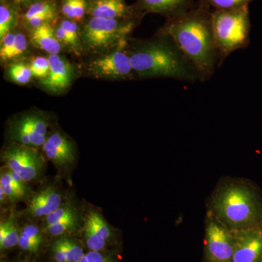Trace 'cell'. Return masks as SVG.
Wrapping results in <instances>:
<instances>
[{"instance_id":"6da1fadb","label":"cell","mask_w":262,"mask_h":262,"mask_svg":"<svg viewBox=\"0 0 262 262\" xmlns=\"http://www.w3.org/2000/svg\"><path fill=\"white\" fill-rule=\"evenodd\" d=\"M211 8L203 1L182 14L167 19L159 34L170 37L195 68L201 81L209 80L220 63L211 25Z\"/></svg>"},{"instance_id":"7a4b0ae2","label":"cell","mask_w":262,"mask_h":262,"mask_svg":"<svg viewBox=\"0 0 262 262\" xmlns=\"http://www.w3.org/2000/svg\"><path fill=\"white\" fill-rule=\"evenodd\" d=\"M134 73L141 78L165 77L179 81H201L192 63L168 36L159 34L151 40L136 42L127 51Z\"/></svg>"},{"instance_id":"3957f363","label":"cell","mask_w":262,"mask_h":262,"mask_svg":"<svg viewBox=\"0 0 262 262\" xmlns=\"http://www.w3.org/2000/svg\"><path fill=\"white\" fill-rule=\"evenodd\" d=\"M209 211L232 231L262 227V200L256 188L239 179L224 181L216 187Z\"/></svg>"},{"instance_id":"277c9868","label":"cell","mask_w":262,"mask_h":262,"mask_svg":"<svg viewBox=\"0 0 262 262\" xmlns=\"http://www.w3.org/2000/svg\"><path fill=\"white\" fill-rule=\"evenodd\" d=\"M142 18L110 19L88 16L81 28L82 48L91 53H104L127 46V39Z\"/></svg>"},{"instance_id":"5b68a950","label":"cell","mask_w":262,"mask_h":262,"mask_svg":"<svg viewBox=\"0 0 262 262\" xmlns=\"http://www.w3.org/2000/svg\"><path fill=\"white\" fill-rule=\"evenodd\" d=\"M211 25L219 58L222 61L249 43L251 20L248 5L234 9L212 10Z\"/></svg>"},{"instance_id":"8992f818","label":"cell","mask_w":262,"mask_h":262,"mask_svg":"<svg viewBox=\"0 0 262 262\" xmlns=\"http://www.w3.org/2000/svg\"><path fill=\"white\" fill-rule=\"evenodd\" d=\"M234 243L233 232L208 211L205 232L206 262H232Z\"/></svg>"},{"instance_id":"52a82bcc","label":"cell","mask_w":262,"mask_h":262,"mask_svg":"<svg viewBox=\"0 0 262 262\" xmlns=\"http://www.w3.org/2000/svg\"><path fill=\"white\" fill-rule=\"evenodd\" d=\"M124 48L104 53L90 62L87 71L96 78L126 80L135 75L130 58Z\"/></svg>"},{"instance_id":"ba28073f","label":"cell","mask_w":262,"mask_h":262,"mask_svg":"<svg viewBox=\"0 0 262 262\" xmlns=\"http://www.w3.org/2000/svg\"><path fill=\"white\" fill-rule=\"evenodd\" d=\"M48 121L44 114L33 112L18 117L10 125V136L15 143L39 147L47 141Z\"/></svg>"},{"instance_id":"9c48e42d","label":"cell","mask_w":262,"mask_h":262,"mask_svg":"<svg viewBox=\"0 0 262 262\" xmlns=\"http://www.w3.org/2000/svg\"><path fill=\"white\" fill-rule=\"evenodd\" d=\"M3 159L10 170L20 175L25 182L38 178L42 170L43 162L39 155L32 148L18 143L5 150Z\"/></svg>"},{"instance_id":"30bf717a","label":"cell","mask_w":262,"mask_h":262,"mask_svg":"<svg viewBox=\"0 0 262 262\" xmlns=\"http://www.w3.org/2000/svg\"><path fill=\"white\" fill-rule=\"evenodd\" d=\"M232 232L234 243L232 262H262V227Z\"/></svg>"},{"instance_id":"8fae6325","label":"cell","mask_w":262,"mask_h":262,"mask_svg":"<svg viewBox=\"0 0 262 262\" xmlns=\"http://www.w3.org/2000/svg\"><path fill=\"white\" fill-rule=\"evenodd\" d=\"M19 21L29 31L45 24H52L59 19V0H37L23 8Z\"/></svg>"},{"instance_id":"7c38bea8","label":"cell","mask_w":262,"mask_h":262,"mask_svg":"<svg viewBox=\"0 0 262 262\" xmlns=\"http://www.w3.org/2000/svg\"><path fill=\"white\" fill-rule=\"evenodd\" d=\"M50 72L42 80V85L52 94H61L68 89L73 80L74 70L72 64L58 54L49 55Z\"/></svg>"},{"instance_id":"4fadbf2b","label":"cell","mask_w":262,"mask_h":262,"mask_svg":"<svg viewBox=\"0 0 262 262\" xmlns=\"http://www.w3.org/2000/svg\"><path fill=\"white\" fill-rule=\"evenodd\" d=\"M88 16L110 19L143 18L134 5L125 0H88Z\"/></svg>"},{"instance_id":"5bb4252c","label":"cell","mask_w":262,"mask_h":262,"mask_svg":"<svg viewBox=\"0 0 262 262\" xmlns=\"http://www.w3.org/2000/svg\"><path fill=\"white\" fill-rule=\"evenodd\" d=\"M134 5L141 14L155 13L167 19L182 14L194 7L193 0H136Z\"/></svg>"},{"instance_id":"9a60e30c","label":"cell","mask_w":262,"mask_h":262,"mask_svg":"<svg viewBox=\"0 0 262 262\" xmlns=\"http://www.w3.org/2000/svg\"><path fill=\"white\" fill-rule=\"evenodd\" d=\"M62 201L61 193L55 188L47 187L33 196L27 211L32 216H47L61 206Z\"/></svg>"},{"instance_id":"2e32d148","label":"cell","mask_w":262,"mask_h":262,"mask_svg":"<svg viewBox=\"0 0 262 262\" xmlns=\"http://www.w3.org/2000/svg\"><path fill=\"white\" fill-rule=\"evenodd\" d=\"M29 39L34 47L47 52L50 55L58 54L63 46L57 39L52 24H45L29 31Z\"/></svg>"},{"instance_id":"e0dca14e","label":"cell","mask_w":262,"mask_h":262,"mask_svg":"<svg viewBox=\"0 0 262 262\" xmlns=\"http://www.w3.org/2000/svg\"><path fill=\"white\" fill-rule=\"evenodd\" d=\"M60 14L63 18L82 23L88 17V0H59Z\"/></svg>"},{"instance_id":"ac0fdd59","label":"cell","mask_w":262,"mask_h":262,"mask_svg":"<svg viewBox=\"0 0 262 262\" xmlns=\"http://www.w3.org/2000/svg\"><path fill=\"white\" fill-rule=\"evenodd\" d=\"M20 8L15 3L0 5V39L11 32L20 19Z\"/></svg>"},{"instance_id":"d6986e66","label":"cell","mask_w":262,"mask_h":262,"mask_svg":"<svg viewBox=\"0 0 262 262\" xmlns=\"http://www.w3.org/2000/svg\"><path fill=\"white\" fill-rule=\"evenodd\" d=\"M20 235L13 219L3 221L0 225V246L1 249H9L18 245Z\"/></svg>"},{"instance_id":"ffe728a7","label":"cell","mask_w":262,"mask_h":262,"mask_svg":"<svg viewBox=\"0 0 262 262\" xmlns=\"http://www.w3.org/2000/svg\"><path fill=\"white\" fill-rule=\"evenodd\" d=\"M6 75L8 80L18 84H28L33 77L30 67L24 62L10 65L7 70Z\"/></svg>"},{"instance_id":"44dd1931","label":"cell","mask_w":262,"mask_h":262,"mask_svg":"<svg viewBox=\"0 0 262 262\" xmlns=\"http://www.w3.org/2000/svg\"><path fill=\"white\" fill-rule=\"evenodd\" d=\"M58 25L61 26L63 30L67 33L68 37L70 38L74 46V53L77 55H80L82 46L81 43L80 34L81 28L80 23L75 21V20H70L63 18L58 19L57 20Z\"/></svg>"},{"instance_id":"7402d4cb","label":"cell","mask_w":262,"mask_h":262,"mask_svg":"<svg viewBox=\"0 0 262 262\" xmlns=\"http://www.w3.org/2000/svg\"><path fill=\"white\" fill-rule=\"evenodd\" d=\"M43 150L48 159L51 160L55 165L60 168L68 167L75 162V155L68 154L61 149H57L47 142L45 143L43 145Z\"/></svg>"},{"instance_id":"603a6c76","label":"cell","mask_w":262,"mask_h":262,"mask_svg":"<svg viewBox=\"0 0 262 262\" xmlns=\"http://www.w3.org/2000/svg\"><path fill=\"white\" fill-rule=\"evenodd\" d=\"M86 224L91 226L93 229L105 241L110 237V229L102 215L97 212L91 213L88 216Z\"/></svg>"},{"instance_id":"cb8c5ba5","label":"cell","mask_w":262,"mask_h":262,"mask_svg":"<svg viewBox=\"0 0 262 262\" xmlns=\"http://www.w3.org/2000/svg\"><path fill=\"white\" fill-rule=\"evenodd\" d=\"M58 243L64 250L68 262H80L84 256L83 250L72 239L62 237L58 239Z\"/></svg>"},{"instance_id":"d4e9b609","label":"cell","mask_w":262,"mask_h":262,"mask_svg":"<svg viewBox=\"0 0 262 262\" xmlns=\"http://www.w3.org/2000/svg\"><path fill=\"white\" fill-rule=\"evenodd\" d=\"M29 65L32 71L33 77L39 79L41 81L48 77L50 72V63L49 60L46 57H33Z\"/></svg>"},{"instance_id":"484cf974","label":"cell","mask_w":262,"mask_h":262,"mask_svg":"<svg viewBox=\"0 0 262 262\" xmlns=\"http://www.w3.org/2000/svg\"><path fill=\"white\" fill-rule=\"evenodd\" d=\"M46 142L51 145L55 146L57 149L62 150L65 152L75 156V146L72 141L69 140L67 137L61 133L55 132L51 136H48Z\"/></svg>"},{"instance_id":"4316f807","label":"cell","mask_w":262,"mask_h":262,"mask_svg":"<svg viewBox=\"0 0 262 262\" xmlns=\"http://www.w3.org/2000/svg\"><path fill=\"white\" fill-rule=\"evenodd\" d=\"M77 215L75 208L71 205H63L46 216V223L47 226L53 225L70 217Z\"/></svg>"},{"instance_id":"83f0119b","label":"cell","mask_w":262,"mask_h":262,"mask_svg":"<svg viewBox=\"0 0 262 262\" xmlns=\"http://www.w3.org/2000/svg\"><path fill=\"white\" fill-rule=\"evenodd\" d=\"M214 10H230L248 5L253 0H201Z\"/></svg>"},{"instance_id":"f1b7e54d","label":"cell","mask_w":262,"mask_h":262,"mask_svg":"<svg viewBox=\"0 0 262 262\" xmlns=\"http://www.w3.org/2000/svg\"><path fill=\"white\" fill-rule=\"evenodd\" d=\"M77 222V215H75L67 219V220L53 224V225L47 226L48 232L53 236L61 235L66 232L75 229Z\"/></svg>"},{"instance_id":"f546056e","label":"cell","mask_w":262,"mask_h":262,"mask_svg":"<svg viewBox=\"0 0 262 262\" xmlns=\"http://www.w3.org/2000/svg\"><path fill=\"white\" fill-rule=\"evenodd\" d=\"M84 229H85V239L88 247L91 251H100L103 249L106 246V241L100 237L88 224H86Z\"/></svg>"},{"instance_id":"4dcf8cb0","label":"cell","mask_w":262,"mask_h":262,"mask_svg":"<svg viewBox=\"0 0 262 262\" xmlns=\"http://www.w3.org/2000/svg\"><path fill=\"white\" fill-rule=\"evenodd\" d=\"M29 43L27 38L23 32L16 31V36L13 49L10 52L8 61L23 56L28 49Z\"/></svg>"},{"instance_id":"1f68e13d","label":"cell","mask_w":262,"mask_h":262,"mask_svg":"<svg viewBox=\"0 0 262 262\" xmlns=\"http://www.w3.org/2000/svg\"><path fill=\"white\" fill-rule=\"evenodd\" d=\"M16 31L13 30L7 34L4 37L1 39L0 45V58L2 62L8 61V58L13 45H14Z\"/></svg>"},{"instance_id":"d6a6232c","label":"cell","mask_w":262,"mask_h":262,"mask_svg":"<svg viewBox=\"0 0 262 262\" xmlns=\"http://www.w3.org/2000/svg\"><path fill=\"white\" fill-rule=\"evenodd\" d=\"M20 235L24 236L39 245H40L41 241H42V235L39 232V229L37 226L34 225L26 226Z\"/></svg>"},{"instance_id":"836d02e7","label":"cell","mask_w":262,"mask_h":262,"mask_svg":"<svg viewBox=\"0 0 262 262\" xmlns=\"http://www.w3.org/2000/svg\"><path fill=\"white\" fill-rule=\"evenodd\" d=\"M18 246L24 251H30V252H36L39 249V245L34 241H31L24 236L20 235L19 238Z\"/></svg>"},{"instance_id":"e575fe53","label":"cell","mask_w":262,"mask_h":262,"mask_svg":"<svg viewBox=\"0 0 262 262\" xmlns=\"http://www.w3.org/2000/svg\"><path fill=\"white\" fill-rule=\"evenodd\" d=\"M80 262H108V260L99 251H91L84 254Z\"/></svg>"},{"instance_id":"d590c367","label":"cell","mask_w":262,"mask_h":262,"mask_svg":"<svg viewBox=\"0 0 262 262\" xmlns=\"http://www.w3.org/2000/svg\"><path fill=\"white\" fill-rule=\"evenodd\" d=\"M53 252L56 261L68 262L64 250H63V248H62V246L58 241H56L54 245H53Z\"/></svg>"},{"instance_id":"8d00e7d4","label":"cell","mask_w":262,"mask_h":262,"mask_svg":"<svg viewBox=\"0 0 262 262\" xmlns=\"http://www.w3.org/2000/svg\"><path fill=\"white\" fill-rule=\"evenodd\" d=\"M37 1V0H15V4L18 5L20 9L21 8H26L31 3H34V2Z\"/></svg>"},{"instance_id":"74e56055","label":"cell","mask_w":262,"mask_h":262,"mask_svg":"<svg viewBox=\"0 0 262 262\" xmlns=\"http://www.w3.org/2000/svg\"><path fill=\"white\" fill-rule=\"evenodd\" d=\"M15 0H1V3H15Z\"/></svg>"},{"instance_id":"f35d334b","label":"cell","mask_w":262,"mask_h":262,"mask_svg":"<svg viewBox=\"0 0 262 262\" xmlns=\"http://www.w3.org/2000/svg\"><path fill=\"white\" fill-rule=\"evenodd\" d=\"M57 262H58V261H57Z\"/></svg>"}]
</instances>
